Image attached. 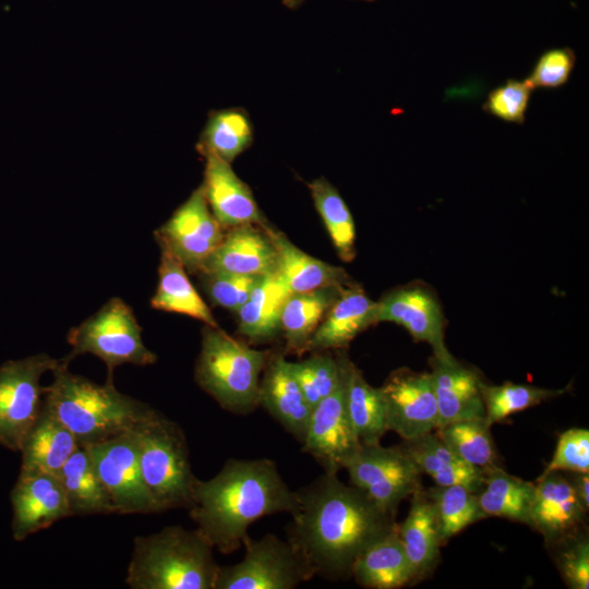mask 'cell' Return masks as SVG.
<instances>
[{"mask_svg":"<svg viewBox=\"0 0 589 589\" xmlns=\"http://www.w3.org/2000/svg\"><path fill=\"white\" fill-rule=\"evenodd\" d=\"M296 492L288 540L315 576H350L357 557L397 526L395 514L340 481L337 473L324 472Z\"/></svg>","mask_w":589,"mask_h":589,"instance_id":"obj_1","label":"cell"},{"mask_svg":"<svg viewBox=\"0 0 589 589\" xmlns=\"http://www.w3.org/2000/svg\"><path fill=\"white\" fill-rule=\"evenodd\" d=\"M297 492L281 478L268 458L229 459L216 476L195 483L191 519L214 549L223 554L237 551L257 519L291 514Z\"/></svg>","mask_w":589,"mask_h":589,"instance_id":"obj_2","label":"cell"},{"mask_svg":"<svg viewBox=\"0 0 589 589\" xmlns=\"http://www.w3.org/2000/svg\"><path fill=\"white\" fill-rule=\"evenodd\" d=\"M69 362L52 373L45 386L44 409L57 418L81 445L105 441L133 430L156 410L147 404L120 393L113 382L97 384L69 371Z\"/></svg>","mask_w":589,"mask_h":589,"instance_id":"obj_3","label":"cell"},{"mask_svg":"<svg viewBox=\"0 0 589 589\" xmlns=\"http://www.w3.org/2000/svg\"><path fill=\"white\" fill-rule=\"evenodd\" d=\"M214 550L197 528L179 525L136 537L125 582L132 589H215Z\"/></svg>","mask_w":589,"mask_h":589,"instance_id":"obj_4","label":"cell"},{"mask_svg":"<svg viewBox=\"0 0 589 589\" xmlns=\"http://www.w3.org/2000/svg\"><path fill=\"white\" fill-rule=\"evenodd\" d=\"M268 358L267 351L250 348L218 326L205 325L195 381L223 409L247 414L259 407L261 374Z\"/></svg>","mask_w":589,"mask_h":589,"instance_id":"obj_5","label":"cell"},{"mask_svg":"<svg viewBox=\"0 0 589 589\" xmlns=\"http://www.w3.org/2000/svg\"><path fill=\"white\" fill-rule=\"evenodd\" d=\"M133 432L144 483L160 510L189 508L197 478L182 429L155 411Z\"/></svg>","mask_w":589,"mask_h":589,"instance_id":"obj_6","label":"cell"},{"mask_svg":"<svg viewBox=\"0 0 589 589\" xmlns=\"http://www.w3.org/2000/svg\"><path fill=\"white\" fill-rule=\"evenodd\" d=\"M67 340L71 350L63 359L70 363L81 354L97 357L107 368L106 381L113 382L118 366H145L157 360L143 341L142 327L133 310L118 297L109 299L97 312L71 328Z\"/></svg>","mask_w":589,"mask_h":589,"instance_id":"obj_7","label":"cell"},{"mask_svg":"<svg viewBox=\"0 0 589 589\" xmlns=\"http://www.w3.org/2000/svg\"><path fill=\"white\" fill-rule=\"evenodd\" d=\"M243 558L219 566L215 589H293L315 575L289 540L274 533L242 541Z\"/></svg>","mask_w":589,"mask_h":589,"instance_id":"obj_8","label":"cell"},{"mask_svg":"<svg viewBox=\"0 0 589 589\" xmlns=\"http://www.w3.org/2000/svg\"><path fill=\"white\" fill-rule=\"evenodd\" d=\"M60 363L61 359L37 353L0 365V446L20 452L43 410L41 377Z\"/></svg>","mask_w":589,"mask_h":589,"instance_id":"obj_9","label":"cell"},{"mask_svg":"<svg viewBox=\"0 0 589 589\" xmlns=\"http://www.w3.org/2000/svg\"><path fill=\"white\" fill-rule=\"evenodd\" d=\"M344 469L352 485L392 514L402 500L421 489V471L401 446L361 444Z\"/></svg>","mask_w":589,"mask_h":589,"instance_id":"obj_10","label":"cell"},{"mask_svg":"<svg viewBox=\"0 0 589 589\" xmlns=\"http://www.w3.org/2000/svg\"><path fill=\"white\" fill-rule=\"evenodd\" d=\"M84 446L88 449L96 472L117 514L161 512L144 483L133 430Z\"/></svg>","mask_w":589,"mask_h":589,"instance_id":"obj_11","label":"cell"},{"mask_svg":"<svg viewBox=\"0 0 589 589\" xmlns=\"http://www.w3.org/2000/svg\"><path fill=\"white\" fill-rule=\"evenodd\" d=\"M159 245L167 248L188 271L200 272L224 238L202 185L195 189L171 217L155 231Z\"/></svg>","mask_w":589,"mask_h":589,"instance_id":"obj_12","label":"cell"},{"mask_svg":"<svg viewBox=\"0 0 589 589\" xmlns=\"http://www.w3.org/2000/svg\"><path fill=\"white\" fill-rule=\"evenodd\" d=\"M385 404L387 430L404 441L440 426L436 397L430 372L394 371L380 387Z\"/></svg>","mask_w":589,"mask_h":589,"instance_id":"obj_13","label":"cell"},{"mask_svg":"<svg viewBox=\"0 0 589 589\" xmlns=\"http://www.w3.org/2000/svg\"><path fill=\"white\" fill-rule=\"evenodd\" d=\"M301 444L324 472L333 473L344 469L361 446L346 409L341 382L312 408Z\"/></svg>","mask_w":589,"mask_h":589,"instance_id":"obj_14","label":"cell"},{"mask_svg":"<svg viewBox=\"0 0 589 589\" xmlns=\"http://www.w3.org/2000/svg\"><path fill=\"white\" fill-rule=\"evenodd\" d=\"M377 322L401 325L417 341L433 349V358L443 362L456 359L444 340V316L435 296L422 286L394 290L377 301Z\"/></svg>","mask_w":589,"mask_h":589,"instance_id":"obj_15","label":"cell"},{"mask_svg":"<svg viewBox=\"0 0 589 589\" xmlns=\"http://www.w3.org/2000/svg\"><path fill=\"white\" fill-rule=\"evenodd\" d=\"M12 537L23 541L71 516L68 500L58 476L20 473L10 494Z\"/></svg>","mask_w":589,"mask_h":589,"instance_id":"obj_16","label":"cell"},{"mask_svg":"<svg viewBox=\"0 0 589 589\" xmlns=\"http://www.w3.org/2000/svg\"><path fill=\"white\" fill-rule=\"evenodd\" d=\"M202 184L207 204L219 225L267 227L250 188L236 175L229 163L213 154H204Z\"/></svg>","mask_w":589,"mask_h":589,"instance_id":"obj_17","label":"cell"},{"mask_svg":"<svg viewBox=\"0 0 589 589\" xmlns=\"http://www.w3.org/2000/svg\"><path fill=\"white\" fill-rule=\"evenodd\" d=\"M585 513L570 481L560 472L537 479L529 525L542 533L546 542L573 536Z\"/></svg>","mask_w":589,"mask_h":589,"instance_id":"obj_18","label":"cell"},{"mask_svg":"<svg viewBox=\"0 0 589 589\" xmlns=\"http://www.w3.org/2000/svg\"><path fill=\"white\" fill-rule=\"evenodd\" d=\"M259 406L302 442L312 407L283 356H272L267 360L260 382Z\"/></svg>","mask_w":589,"mask_h":589,"instance_id":"obj_19","label":"cell"},{"mask_svg":"<svg viewBox=\"0 0 589 589\" xmlns=\"http://www.w3.org/2000/svg\"><path fill=\"white\" fill-rule=\"evenodd\" d=\"M276 262V249L265 229L241 225L224 235L200 272L266 275L275 272Z\"/></svg>","mask_w":589,"mask_h":589,"instance_id":"obj_20","label":"cell"},{"mask_svg":"<svg viewBox=\"0 0 589 589\" xmlns=\"http://www.w3.org/2000/svg\"><path fill=\"white\" fill-rule=\"evenodd\" d=\"M431 368L440 426L460 420L484 418L481 380L476 372L457 360L443 362L435 358L431 361Z\"/></svg>","mask_w":589,"mask_h":589,"instance_id":"obj_21","label":"cell"},{"mask_svg":"<svg viewBox=\"0 0 589 589\" xmlns=\"http://www.w3.org/2000/svg\"><path fill=\"white\" fill-rule=\"evenodd\" d=\"M376 314L377 302L372 301L360 287H344L311 336L308 349L346 347L359 333L377 322Z\"/></svg>","mask_w":589,"mask_h":589,"instance_id":"obj_22","label":"cell"},{"mask_svg":"<svg viewBox=\"0 0 589 589\" xmlns=\"http://www.w3.org/2000/svg\"><path fill=\"white\" fill-rule=\"evenodd\" d=\"M264 229L276 249L275 273L290 293L350 285L349 276L341 267L306 254L283 233L272 230L268 226Z\"/></svg>","mask_w":589,"mask_h":589,"instance_id":"obj_23","label":"cell"},{"mask_svg":"<svg viewBox=\"0 0 589 589\" xmlns=\"http://www.w3.org/2000/svg\"><path fill=\"white\" fill-rule=\"evenodd\" d=\"M346 409L361 444L381 443L388 431L383 395L371 386L361 371L346 357L337 358Z\"/></svg>","mask_w":589,"mask_h":589,"instance_id":"obj_24","label":"cell"},{"mask_svg":"<svg viewBox=\"0 0 589 589\" xmlns=\"http://www.w3.org/2000/svg\"><path fill=\"white\" fill-rule=\"evenodd\" d=\"M80 446L71 431L43 407L20 449V473L58 476Z\"/></svg>","mask_w":589,"mask_h":589,"instance_id":"obj_25","label":"cell"},{"mask_svg":"<svg viewBox=\"0 0 589 589\" xmlns=\"http://www.w3.org/2000/svg\"><path fill=\"white\" fill-rule=\"evenodd\" d=\"M401 448L417 468L429 474L436 485H462L473 493H479L483 486L484 469L461 460L436 433L429 432L407 440Z\"/></svg>","mask_w":589,"mask_h":589,"instance_id":"obj_26","label":"cell"},{"mask_svg":"<svg viewBox=\"0 0 589 589\" xmlns=\"http://www.w3.org/2000/svg\"><path fill=\"white\" fill-rule=\"evenodd\" d=\"M357 582L371 589H397L416 578L397 526L364 550L351 566Z\"/></svg>","mask_w":589,"mask_h":589,"instance_id":"obj_27","label":"cell"},{"mask_svg":"<svg viewBox=\"0 0 589 589\" xmlns=\"http://www.w3.org/2000/svg\"><path fill=\"white\" fill-rule=\"evenodd\" d=\"M160 248L158 283L151 306L155 310L193 317L205 325L217 327L206 302L190 281L187 268L167 248Z\"/></svg>","mask_w":589,"mask_h":589,"instance_id":"obj_28","label":"cell"},{"mask_svg":"<svg viewBox=\"0 0 589 589\" xmlns=\"http://www.w3.org/2000/svg\"><path fill=\"white\" fill-rule=\"evenodd\" d=\"M398 533L416 578L426 575L438 561L442 541L432 501L422 488L411 495Z\"/></svg>","mask_w":589,"mask_h":589,"instance_id":"obj_29","label":"cell"},{"mask_svg":"<svg viewBox=\"0 0 589 589\" xmlns=\"http://www.w3.org/2000/svg\"><path fill=\"white\" fill-rule=\"evenodd\" d=\"M58 478L64 490L71 516L117 514L86 446L81 445L72 454L61 468Z\"/></svg>","mask_w":589,"mask_h":589,"instance_id":"obj_30","label":"cell"},{"mask_svg":"<svg viewBox=\"0 0 589 589\" xmlns=\"http://www.w3.org/2000/svg\"><path fill=\"white\" fill-rule=\"evenodd\" d=\"M289 294L275 272L264 275L247 302L236 312L239 332L255 341L275 337L280 332V314Z\"/></svg>","mask_w":589,"mask_h":589,"instance_id":"obj_31","label":"cell"},{"mask_svg":"<svg viewBox=\"0 0 589 589\" xmlns=\"http://www.w3.org/2000/svg\"><path fill=\"white\" fill-rule=\"evenodd\" d=\"M484 472L478 501L485 517H503L529 525L534 483L512 476L497 465L484 469Z\"/></svg>","mask_w":589,"mask_h":589,"instance_id":"obj_32","label":"cell"},{"mask_svg":"<svg viewBox=\"0 0 589 589\" xmlns=\"http://www.w3.org/2000/svg\"><path fill=\"white\" fill-rule=\"evenodd\" d=\"M342 288L326 287L288 296L280 314V330L288 350L301 352L308 349L311 336Z\"/></svg>","mask_w":589,"mask_h":589,"instance_id":"obj_33","label":"cell"},{"mask_svg":"<svg viewBox=\"0 0 589 589\" xmlns=\"http://www.w3.org/2000/svg\"><path fill=\"white\" fill-rule=\"evenodd\" d=\"M254 129L243 108L231 107L214 110L197 143L199 152L213 154L231 164L253 143Z\"/></svg>","mask_w":589,"mask_h":589,"instance_id":"obj_34","label":"cell"},{"mask_svg":"<svg viewBox=\"0 0 589 589\" xmlns=\"http://www.w3.org/2000/svg\"><path fill=\"white\" fill-rule=\"evenodd\" d=\"M308 187L339 257L345 262L352 261L356 256V228L346 202L323 177L313 180Z\"/></svg>","mask_w":589,"mask_h":589,"instance_id":"obj_35","label":"cell"},{"mask_svg":"<svg viewBox=\"0 0 589 589\" xmlns=\"http://www.w3.org/2000/svg\"><path fill=\"white\" fill-rule=\"evenodd\" d=\"M484 418L447 423L436 429L441 441L465 462L486 469L496 465V453Z\"/></svg>","mask_w":589,"mask_h":589,"instance_id":"obj_36","label":"cell"},{"mask_svg":"<svg viewBox=\"0 0 589 589\" xmlns=\"http://www.w3.org/2000/svg\"><path fill=\"white\" fill-rule=\"evenodd\" d=\"M426 494L434 507L442 543L485 517L478 493L462 485H436Z\"/></svg>","mask_w":589,"mask_h":589,"instance_id":"obj_37","label":"cell"},{"mask_svg":"<svg viewBox=\"0 0 589 589\" xmlns=\"http://www.w3.org/2000/svg\"><path fill=\"white\" fill-rule=\"evenodd\" d=\"M480 390L484 404V419L491 426L513 413L526 410L566 393L568 387L548 389L510 382H505L501 385H489L481 381Z\"/></svg>","mask_w":589,"mask_h":589,"instance_id":"obj_38","label":"cell"},{"mask_svg":"<svg viewBox=\"0 0 589 589\" xmlns=\"http://www.w3.org/2000/svg\"><path fill=\"white\" fill-rule=\"evenodd\" d=\"M288 364L312 408L329 396L341 382L338 361L329 354L316 353L298 362L288 361Z\"/></svg>","mask_w":589,"mask_h":589,"instance_id":"obj_39","label":"cell"},{"mask_svg":"<svg viewBox=\"0 0 589 589\" xmlns=\"http://www.w3.org/2000/svg\"><path fill=\"white\" fill-rule=\"evenodd\" d=\"M202 286L209 300L237 312L264 275H240L225 272H200Z\"/></svg>","mask_w":589,"mask_h":589,"instance_id":"obj_40","label":"cell"},{"mask_svg":"<svg viewBox=\"0 0 589 589\" xmlns=\"http://www.w3.org/2000/svg\"><path fill=\"white\" fill-rule=\"evenodd\" d=\"M532 91L527 80H507L489 93L482 108L503 121L522 124Z\"/></svg>","mask_w":589,"mask_h":589,"instance_id":"obj_41","label":"cell"},{"mask_svg":"<svg viewBox=\"0 0 589 589\" xmlns=\"http://www.w3.org/2000/svg\"><path fill=\"white\" fill-rule=\"evenodd\" d=\"M560 471L589 473V431L587 429L572 428L558 436L553 457L540 477Z\"/></svg>","mask_w":589,"mask_h":589,"instance_id":"obj_42","label":"cell"},{"mask_svg":"<svg viewBox=\"0 0 589 589\" xmlns=\"http://www.w3.org/2000/svg\"><path fill=\"white\" fill-rule=\"evenodd\" d=\"M576 63L575 52L568 48L544 51L534 63L527 82L534 88H557L567 83Z\"/></svg>","mask_w":589,"mask_h":589,"instance_id":"obj_43","label":"cell"},{"mask_svg":"<svg viewBox=\"0 0 589 589\" xmlns=\"http://www.w3.org/2000/svg\"><path fill=\"white\" fill-rule=\"evenodd\" d=\"M558 566L566 584L574 589L589 588V542L574 541L560 555Z\"/></svg>","mask_w":589,"mask_h":589,"instance_id":"obj_44","label":"cell"},{"mask_svg":"<svg viewBox=\"0 0 589 589\" xmlns=\"http://www.w3.org/2000/svg\"><path fill=\"white\" fill-rule=\"evenodd\" d=\"M569 481L573 485V489L578 500L580 501V503L587 510L589 507V476L588 473L576 472V474Z\"/></svg>","mask_w":589,"mask_h":589,"instance_id":"obj_45","label":"cell"},{"mask_svg":"<svg viewBox=\"0 0 589 589\" xmlns=\"http://www.w3.org/2000/svg\"><path fill=\"white\" fill-rule=\"evenodd\" d=\"M306 0H283V4L291 10L298 9L300 5H302ZM363 1H374V0H363Z\"/></svg>","mask_w":589,"mask_h":589,"instance_id":"obj_46","label":"cell"}]
</instances>
